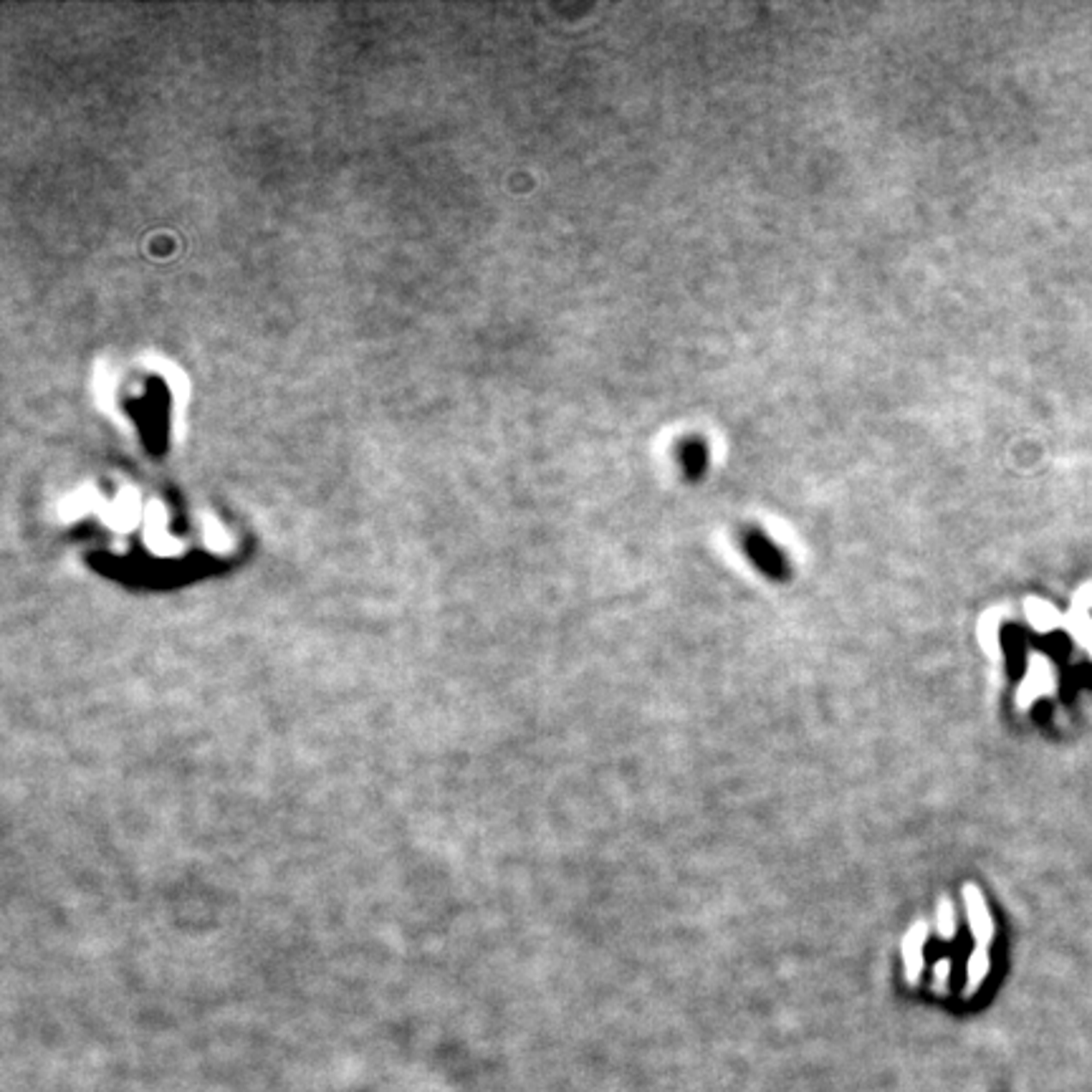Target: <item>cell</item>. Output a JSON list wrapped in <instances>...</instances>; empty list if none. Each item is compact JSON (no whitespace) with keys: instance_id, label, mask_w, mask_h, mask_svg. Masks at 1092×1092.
I'll list each match as a JSON object with an SVG mask.
<instances>
[{"instance_id":"6da1fadb","label":"cell","mask_w":1092,"mask_h":1092,"mask_svg":"<svg viewBox=\"0 0 1092 1092\" xmlns=\"http://www.w3.org/2000/svg\"><path fill=\"white\" fill-rule=\"evenodd\" d=\"M963 901H966V915H968L971 933H974L976 943L986 949V943L994 938V920H992V915L986 910V903H984L979 888L976 885H966L963 888Z\"/></svg>"},{"instance_id":"7a4b0ae2","label":"cell","mask_w":1092,"mask_h":1092,"mask_svg":"<svg viewBox=\"0 0 1092 1092\" xmlns=\"http://www.w3.org/2000/svg\"><path fill=\"white\" fill-rule=\"evenodd\" d=\"M928 928L925 923H915L903 938V963H906V976L910 984H918L920 971H923V943H925Z\"/></svg>"},{"instance_id":"3957f363","label":"cell","mask_w":1092,"mask_h":1092,"mask_svg":"<svg viewBox=\"0 0 1092 1092\" xmlns=\"http://www.w3.org/2000/svg\"><path fill=\"white\" fill-rule=\"evenodd\" d=\"M681 465L685 478L698 481L708 468V448L698 435H690L681 443Z\"/></svg>"},{"instance_id":"277c9868","label":"cell","mask_w":1092,"mask_h":1092,"mask_svg":"<svg viewBox=\"0 0 1092 1092\" xmlns=\"http://www.w3.org/2000/svg\"><path fill=\"white\" fill-rule=\"evenodd\" d=\"M986 971H989V954H986V949H984V946H976V951L971 954V958H968V966H966V974H968L966 994H974V992L979 989V984L984 981Z\"/></svg>"},{"instance_id":"5b68a950","label":"cell","mask_w":1092,"mask_h":1092,"mask_svg":"<svg viewBox=\"0 0 1092 1092\" xmlns=\"http://www.w3.org/2000/svg\"><path fill=\"white\" fill-rule=\"evenodd\" d=\"M979 637H981V645H984V650H986L989 655H997V652H999V628H997V615H986V617L981 620Z\"/></svg>"},{"instance_id":"8992f818","label":"cell","mask_w":1092,"mask_h":1092,"mask_svg":"<svg viewBox=\"0 0 1092 1092\" xmlns=\"http://www.w3.org/2000/svg\"><path fill=\"white\" fill-rule=\"evenodd\" d=\"M938 936H941L943 941H951V938L956 936L954 903H951L949 898H943V901H941V906H938Z\"/></svg>"},{"instance_id":"52a82bcc","label":"cell","mask_w":1092,"mask_h":1092,"mask_svg":"<svg viewBox=\"0 0 1092 1092\" xmlns=\"http://www.w3.org/2000/svg\"><path fill=\"white\" fill-rule=\"evenodd\" d=\"M1029 620L1040 628V630H1049V625L1054 622V612L1046 607V604H1040V602H1029Z\"/></svg>"},{"instance_id":"ba28073f","label":"cell","mask_w":1092,"mask_h":1092,"mask_svg":"<svg viewBox=\"0 0 1092 1092\" xmlns=\"http://www.w3.org/2000/svg\"><path fill=\"white\" fill-rule=\"evenodd\" d=\"M949 976H951V961H949V958H941V961L933 966V979H936V989H938V992H943V989H946Z\"/></svg>"}]
</instances>
